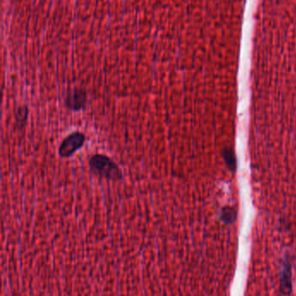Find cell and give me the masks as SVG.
I'll return each mask as SVG.
<instances>
[{
    "mask_svg": "<svg viewBox=\"0 0 296 296\" xmlns=\"http://www.w3.org/2000/svg\"><path fill=\"white\" fill-rule=\"evenodd\" d=\"M281 291L284 295H289L292 291V272L289 257L285 258L282 262L281 273Z\"/></svg>",
    "mask_w": 296,
    "mask_h": 296,
    "instance_id": "277c9868",
    "label": "cell"
},
{
    "mask_svg": "<svg viewBox=\"0 0 296 296\" xmlns=\"http://www.w3.org/2000/svg\"><path fill=\"white\" fill-rule=\"evenodd\" d=\"M85 141L86 137L83 132L73 131L62 140L58 147V154L61 158H69L84 146Z\"/></svg>",
    "mask_w": 296,
    "mask_h": 296,
    "instance_id": "7a4b0ae2",
    "label": "cell"
},
{
    "mask_svg": "<svg viewBox=\"0 0 296 296\" xmlns=\"http://www.w3.org/2000/svg\"><path fill=\"white\" fill-rule=\"evenodd\" d=\"M89 165L91 173L96 177L112 181L123 179V172L119 165L106 155H93L89 160Z\"/></svg>",
    "mask_w": 296,
    "mask_h": 296,
    "instance_id": "6da1fadb",
    "label": "cell"
},
{
    "mask_svg": "<svg viewBox=\"0 0 296 296\" xmlns=\"http://www.w3.org/2000/svg\"><path fill=\"white\" fill-rule=\"evenodd\" d=\"M29 115V109L26 104L20 105L16 108L14 112V118H15V125L18 129H23L27 123V117Z\"/></svg>",
    "mask_w": 296,
    "mask_h": 296,
    "instance_id": "5b68a950",
    "label": "cell"
},
{
    "mask_svg": "<svg viewBox=\"0 0 296 296\" xmlns=\"http://www.w3.org/2000/svg\"><path fill=\"white\" fill-rule=\"evenodd\" d=\"M221 219L226 224H232L236 219V211L232 207H224L221 213Z\"/></svg>",
    "mask_w": 296,
    "mask_h": 296,
    "instance_id": "8992f818",
    "label": "cell"
},
{
    "mask_svg": "<svg viewBox=\"0 0 296 296\" xmlns=\"http://www.w3.org/2000/svg\"><path fill=\"white\" fill-rule=\"evenodd\" d=\"M64 104L68 110L78 112L84 110L88 104V94L85 89L74 87L64 95Z\"/></svg>",
    "mask_w": 296,
    "mask_h": 296,
    "instance_id": "3957f363",
    "label": "cell"
}]
</instances>
